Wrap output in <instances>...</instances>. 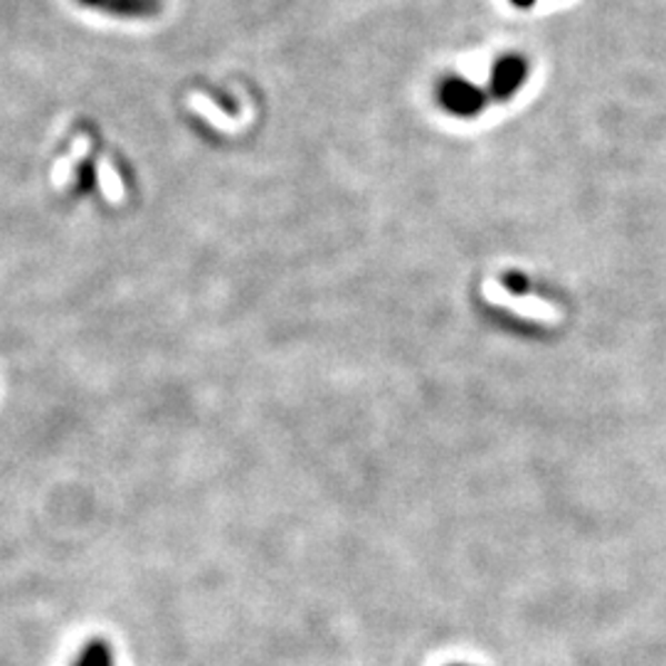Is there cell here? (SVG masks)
I'll use <instances>...</instances> for the list:
<instances>
[{
    "mask_svg": "<svg viewBox=\"0 0 666 666\" xmlns=\"http://www.w3.org/2000/svg\"><path fill=\"white\" fill-rule=\"evenodd\" d=\"M72 666H117L115 649H111V645L107 639L95 637L77 652Z\"/></svg>",
    "mask_w": 666,
    "mask_h": 666,
    "instance_id": "cell-3",
    "label": "cell"
},
{
    "mask_svg": "<svg viewBox=\"0 0 666 666\" xmlns=\"http://www.w3.org/2000/svg\"><path fill=\"white\" fill-rule=\"evenodd\" d=\"M528 77V62L521 54H504L496 60L489 82V97L496 101H509L518 89L524 87Z\"/></svg>",
    "mask_w": 666,
    "mask_h": 666,
    "instance_id": "cell-2",
    "label": "cell"
},
{
    "mask_svg": "<svg viewBox=\"0 0 666 666\" xmlns=\"http://www.w3.org/2000/svg\"><path fill=\"white\" fill-rule=\"evenodd\" d=\"M511 3L516 8H530V6H536V0H511Z\"/></svg>",
    "mask_w": 666,
    "mask_h": 666,
    "instance_id": "cell-5",
    "label": "cell"
},
{
    "mask_svg": "<svg viewBox=\"0 0 666 666\" xmlns=\"http://www.w3.org/2000/svg\"><path fill=\"white\" fill-rule=\"evenodd\" d=\"M437 101L447 115L459 119H471L481 115L489 101V95L487 89L477 87L474 82H469V79L451 74L437 85Z\"/></svg>",
    "mask_w": 666,
    "mask_h": 666,
    "instance_id": "cell-1",
    "label": "cell"
},
{
    "mask_svg": "<svg viewBox=\"0 0 666 666\" xmlns=\"http://www.w3.org/2000/svg\"><path fill=\"white\" fill-rule=\"evenodd\" d=\"M504 285L509 291H514V295H526L528 291V281L524 275H504Z\"/></svg>",
    "mask_w": 666,
    "mask_h": 666,
    "instance_id": "cell-4",
    "label": "cell"
}]
</instances>
